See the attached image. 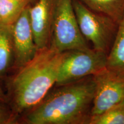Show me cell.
<instances>
[{"mask_svg": "<svg viewBox=\"0 0 124 124\" xmlns=\"http://www.w3.org/2000/svg\"><path fill=\"white\" fill-rule=\"evenodd\" d=\"M93 11L111 18L119 24L124 17V0H79Z\"/></svg>", "mask_w": 124, "mask_h": 124, "instance_id": "10", "label": "cell"}, {"mask_svg": "<svg viewBox=\"0 0 124 124\" xmlns=\"http://www.w3.org/2000/svg\"><path fill=\"white\" fill-rule=\"evenodd\" d=\"M12 26L0 23V78L14 66Z\"/></svg>", "mask_w": 124, "mask_h": 124, "instance_id": "9", "label": "cell"}, {"mask_svg": "<svg viewBox=\"0 0 124 124\" xmlns=\"http://www.w3.org/2000/svg\"><path fill=\"white\" fill-rule=\"evenodd\" d=\"M2 102L0 100V124H10L13 122V116L4 103H1Z\"/></svg>", "mask_w": 124, "mask_h": 124, "instance_id": "14", "label": "cell"}, {"mask_svg": "<svg viewBox=\"0 0 124 124\" xmlns=\"http://www.w3.org/2000/svg\"><path fill=\"white\" fill-rule=\"evenodd\" d=\"M107 56L108 54L94 48L65 51L55 85L63 86L99 73L106 68Z\"/></svg>", "mask_w": 124, "mask_h": 124, "instance_id": "4", "label": "cell"}, {"mask_svg": "<svg viewBox=\"0 0 124 124\" xmlns=\"http://www.w3.org/2000/svg\"><path fill=\"white\" fill-rule=\"evenodd\" d=\"M32 0H0V23L12 25Z\"/></svg>", "mask_w": 124, "mask_h": 124, "instance_id": "12", "label": "cell"}, {"mask_svg": "<svg viewBox=\"0 0 124 124\" xmlns=\"http://www.w3.org/2000/svg\"><path fill=\"white\" fill-rule=\"evenodd\" d=\"M55 0H37L29 7V17L38 50L49 46L52 36Z\"/></svg>", "mask_w": 124, "mask_h": 124, "instance_id": "8", "label": "cell"}, {"mask_svg": "<svg viewBox=\"0 0 124 124\" xmlns=\"http://www.w3.org/2000/svg\"><path fill=\"white\" fill-rule=\"evenodd\" d=\"M106 69L124 72V17L118 24L115 39L108 54Z\"/></svg>", "mask_w": 124, "mask_h": 124, "instance_id": "11", "label": "cell"}, {"mask_svg": "<svg viewBox=\"0 0 124 124\" xmlns=\"http://www.w3.org/2000/svg\"><path fill=\"white\" fill-rule=\"evenodd\" d=\"M95 83L93 76L60 86L27 116L29 124H89Z\"/></svg>", "mask_w": 124, "mask_h": 124, "instance_id": "1", "label": "cell"}, {"mask_svg": "<svg viewBox=\"0 0 124 124\" xmlns=\"http://www.w3.org/2000/svg\"><path fill=\"white\" fill-rule=\"evenodd\" d=\"M89 124H124V100L104 112L91 116Z\"/></svg>", "mask_w": 124, "mask_h": 124, "instance_id": "13", "label": "cell"}, {"mask_svg": "<svg viewBox=\"0 0 124 124\" xmlns=\"http://www.w3.org/2000/svg\"><path fill=\"white\" fill-rule=\"evenodd\" d=\"M82 35L94 49L108 54L117 33L118 24L111 18L93 11L79 0H72Z\"/></svg>", "mask_w": 124, "mask_h": 124, "instance_id": "5", "label": "cell"}, {"mask_svg": "<svg viewBox=\"0 0 124 124\" xmlns=\"http://www.w3.org/2000/svg\"><path fill=\"white\" fill-rule=\"evenodd\" d=\"M29 5L12 26L14 66L19 70L33 59L38 49L29 17Z\"/></svg>", "mask_w": 124, "mask_h": 124, "instance_id": "7", "label": "cell"}, {"mask_svg": "<svg viewBox=\"0 0 124 124\" xmlns=\"http://www.w3.org/2000/svg\"><path fill=\"white\" fill-rule=\"evenodd\" d=\"M93 77L95 83V93L91 116L104 112L124 100V72L106 68Z\"/></svg>", "mask_w": 124, "mask_h": 124, "instance_id": "6", "label": "cell"}, {"mask_svg": "<svg viewBox=\"0 0 124 124\" xmlns=\"http://www.w3.org/2000/svg\"><path fill=\"white\" fill-rule=\"evenodd\" d=\"M5 95L4 92H3L2 89L0 87V100L2 101H5Z\"/></svg>", "mask_w": 124, "mask_h": 124, "instance_id": "15", "label": "cell"}, {"mask_svg": "<svg viewBox=\"0 0 124 124\" xmlns=\"http://www.w3.org/2000/svg\"><path fill=\"white\" fill-rule=\"evenodd\" d=\"M63 52L49 46L19 69L12 82L15 110L22 113L38 106L56 84Z\"/></svg>", "mask_w": 124, "mask_h": 124, "instance_id": "2", "label": "cell"}, {"mask_svg": "<svg viewBox=\"0 0 124 124\" xmlns=\"http://www.w3.org/2000/svg\"><path fill=\"white\" fill-rule=\"evenodd\" d=\"M49 46L59 52L90 48L80 32L72 0H55Z\"/></svg>", "mask_w": 124, "mask_h": 124, "instance_id": "3", "label": "cell"}]
</instances>
